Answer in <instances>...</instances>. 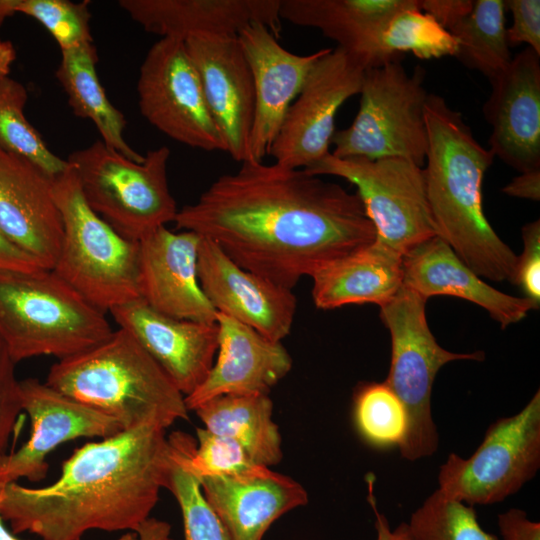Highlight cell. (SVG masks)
I'll use <instances>...</instances> for the list:
<instances>
[{
	"mask_svg": "<svg viewBox=\"0 0 540 540\" xmlns=\"http://www.w3.org/2000/svg\"><path fill=\"white\" fill-rule=\"evenodd\" d=\"M0 540H22L16 536L13 532H10L4 524V520L0 516ZM117 540H138L137 534L126 533Z\"/></svg>",
	"mask_w": 540,
	"mask_h": 540,
	"instance_id": "obj_48",
	"label": "cell"
},
{
	"mask_svg": "<svg viewBox=\"0 0 540 540\" xmlns=\"http://www.w3.org/2000/svg\"><path fill=\"white\" fill-rule=\"evenodd\" d=\"M0 231L51 270L63 235L52 179L24 157L0 148Z\"/></svg>",
	"mask_w": 540,
	"mask_h": 540,
	"instance_id": "obj_20",
	"label": "cell"
},
{
	"mask_svg": "<svg viewBox=\"0 0 540 540\" xmlns=\"http://www.w3.org/2000/svg\"><path fill=\"white\" fill-rule=\"evenodd\" d=\"M196 438L172 433L168 442L173 458L197 479L212 476L245 477L265 472L269 467L255 463L233 439L196 428Z\"/></svg>",
	"mask_w": 540,
	"mask_h": 540,
	"instance_id": "obj_32",
	"label": "cell"
},
{
	"mask_svg": "<svg viewBox=\"0 0 540 540\" xmlns=\"http://www.w3.org/2000/svg\"><path fill=\"white\" fill-rule=\"evenodd\" d=\"M47 385L113 418L122 431L144 426L166 430L188 419L184 395L126 330L59 360Z\"/></svg>",
	"mask_w": 540,
	"mask_h": 540,
	"instance_id": "obj_4",
	"label": "cell"
},
{
	"mask_svg": "<svg viewBox=\"0 0 540 540\" xmlns=\"http://www.w3.org/2000/svg\"><path fill=\"white\" fill-rule=\"evenodd\" d=\"M426 301L402 285L380 306L381 320L391 338V361L385 382L407 412L408 429L399 451L409 461L432 456L439 445L431 410L432 388L439 370L452 361H481L485 357L482 351L454 353L441 347L427 323Z\"/></svg>",
	"mask_w": 540,
	"mask_h": 540,
	"instance_id": "obj_8",
	"label": "cell"
},
{
	"mask_svg": "<svg viewBox=\"0 0 540 540\" xmlns=\"http://www.w3.org/2000/svg\"><path fill=\"white\" fill-rule=\"evenodd\" d=\"M113 332L105 313L53 270L0 272V338L15 363L81 353Z\"/></svg>",
	"mask_w": 540,
	"mask_h": 540,
	"instance_id": "obj_5",
	"label": "cell"
},
{
	"mask_svg": "<svg viewBox=\"0 0 540 540\" xmlns=\"http://www.w3.org/2000/svg\"><path fill=\"white\" fill-rule=\"evenodd\" d=\"M15 364L0 338V460L7 454L11 434L22 412Z\"/></svg>",
	"mask_w": 540,
	"mask_h": 540,
	"instance_id": "obj_38",
	"label": "cell"
},
{
	"mask_svg": "<svg viewBox=\"0 0 540 540\" xmlns=\"http://www.w3.org/2000/svg\"><path fill=\"white\" fill-rule=\"evenodd\" d=\"M366 69L340 47L314 64L269 150L275 163L306 169L330 153L337 112L359 94Z\"/></svg>",
	"mask_w": 540,
	"mask_h": 540,
	"instance_id": "obj_13",
	"label": "cell"
},
{
	"mask_svg": "<svg viewBox=\"0 0 540 540\" xmlns=\"http://www.w3.org/2000/svg\"><path fill=\"white\" fill-rule=\"evenodd\" d=\"M505 6L512 15V25L507 28L509 46L525 43L540 55V1L508 0Z\"/></svg>",
	"mask_w": 540,
	"mask_h": 540,
	"instance_id": "obj_40",
	"label": "cell"
},
{
	"mask_svg": "<svg viewBox=\"0 0 540 540\" xmlns=\"http://www.w3.org/2000/svg\"><path fill=\"white\" fill-rule=\"evenodd\" d=\"M505 12V1L475 0L472 11L449 30L458 46L454 57L467 68L481 72L490 82L512 60Z\"/></svg>",
	"mask_w": 540,
	"mask_h": 540,
	"instance_id": "obj_30",
	"label": "cell"
},
{
	"mask_svg": "<svg viewBox=\"0 0 540 540\" xmlns=\"http://www.w3.org/2000/svg\"><path fill=\"white\" fill-rule=\"evenodd\" d=\"M502 191L512 197L539 201L540 169L520 173Z\"/></svg>",
	"mask_w": 540,
	"mask_h": 540,
	"instance_id": "obj_45",
	"label": "cell"
},
{
	"mask_svg": "<svg viewBox=\"0 0 540 540\" xmlns=\"http://www.w3.org/2000/svg\"><path fill=\"white\" fill-rule=\"evenodd\" d=\"M52 192L63 235L51 270L104 313L139 299V241L119 234L89 207L69 162L52 179Z\"/></svg>",
	"mask_w": 540,
	"mask_h": 540,
	"instance_id": "obj_6",
	"label": "cell"
},
{
	"mask_svg": "<svg viewBox=\"0 0 540 540\" xmlns=\"http://www.w3.org/2000/svg\"><path fill=\"white\" fill-rule=\"evenodd\" d=\"M97 60L93 42L63 50L55 76L68 97L73 113L91 120L106 146L141 163L145 156L126 142L123 136L127 124L125 116L106 96L96 72Z\"/></svg>",
	"mask_w": 540,
	"mask_h": 540,
	"instance_id": "obj_29",
	"label": "cell"
},
{
	"mask_svg": "<svg viewBox=\"0 0 540 540\" xmlns=\"http://www.w3.org/2000/svg\"><path fill=\"white\" fill-rule=\"evenodd\" d=\"M502 540H540V523L528 518L527 513L511 508L498 515Z\"/></svg>",
	"mask_w": 540,
	"mask_h": 540,
	"instance_id": "obj_41",
	"label": "cell"
},
{
	"mask_svg": "<svg viewBox=\"0 0 540 540\" xmlns=\"http://www.w3.org/2000/svg\"><path fill=\"white\" fill-rule=\"evenodd\" d=\"M198 481L231 540H262L276 520L308 503V493L299 482L270 468L257 475Z\"/></svg>",
	"mask_w": 540,
	"mask_h": 540,
	"instance_id": "obj_25",
	"label": "cell"
},
{
	"mask_svg": "<svg viewBox=\"0 0 540 540\" xmlns=\"http://www.w3.org/2000/svg\"><path fill=\"white\" fill-rule=\"evenodd\" d=\"M413 540H500L478 522L473 506L444 494H430L407 523Z\"/></svg>",
	"mask_w": 540,
	"mask_h": 540,
	"instance_id": "obj_35",
	"label": "cell"
},
{
	"mask_svg": "<svg viewBox=\"0 0 540 540\" xmlns=\"http://www.w3.org/2000/svg\"><path fill=\"white\" fill-rule=\"evenodd\" d=\"M201 239L195 232L175 233L165 226L144 236L139 241V294L162 314L213 324L217 311L198 279Z\"/></svg>",
	"mask_w": 540,
	"mask_h": 540,
	"instance_id": "obj_19",
	"label": "cell"
},
{
	"mask_svg": "<svg viewBox=\"0 0 540 540\" xmlns=\"http://www.w3.org/2000/svg\"><path fill=\"white\" fill-rule=\"evenodd\" d=\"M27 100L22 83L9 75L0 78V148L26 158L53 179L66 170L68 162L48 148L25 117Z\"/></svg>",
	"mask_w": 540,
	"mask_h": 540,
	"instance_id": "obj_33",
	"label": "cell"
},
{
	"mask_svg": "<svg viewBox=\"0 0 540 540\" xmlns=\"http://www.w3.org/2000/svg\"><path fill=\"white\" fill-rule=\"evenodd\" d=\"M316 307L388 302L403 285L402 255L386 244H372L335 260L312 276Z\"/></svg>",
	"mask_w": 540,
	"mask_h": 540,
	"instance_id": "obj_27",
	"label": "cell"
},
{
	"mask_svg": "<svg viewBox=\"0 0 540 540\" xmlns=\"http://www.w3.org/2000/svg\"><path fill=\"white\" fill-rule=\"evenodd\" d=\"M353 417L359 435L374 448H399L407 433L406 409L385 381L357 387Z\"/></svg>",
	"mask_w": 540,
	"mask_h": 540,
	"instance_id": "obj_34",
	"label": "cell"
},
{
	"mask_svg": "<svg viewBox=\"0 0 540 540\" xmlns=\"http://www.w3.org/2000/svg\"><path fill=\"white\" fill-rule=\"evenodd\" d=\"M197 271L200 286L218 313L281 342L291 330L297 307L292 290L248 271L213 241L202 237Z\"/></svg>",
	"mask_w": 540,
	"mask_h": 540,
	"instance_id": "obj_17",
	"label": "cell"
},
{
	"mask_svg": "<svg viewBox=\"0 0 540 540\" xmlns=\"http://www.w3.org/2000/svg\"><path fill=\"white\" fill-rule=\"evenodd\" d=\"M135 533L138 540H172L170 525L155 518H148Z\"/></svg>",
	"mask_w": 540,
	"mask_h": 540,
	"instance_id": "obj_46",
	"label": "cell"
},
{
	"mask_svg": "<svg viewBox=\"0 0 540 540\" xmlns=\"http://www.w3.org/2000/svg\"><path fill=\"white\" fill-rule=\"evenodd\" d=\"M185 396L207 377L218 349V326L162 314L142 299L109 311Z\"/></svg>",
	"mask_w": 540,
	"mask_h": 540,
	"instance_id": "obj_21",
	"label": "cell"
},
{
	"mask_svg": "<svg viewBox=\"0 0 540 540\" xmlns=\"http://www.w3.org/2000/svg\"><path fill=\"white\" fill-rule=\"evenodd\" d=\"M172 461L165 430L144 426L90 442L52 484H0V516L14 534L81 540L91 530L131 531L150 518Z\"/></svg>",
	"mask_w": 540,
	"mask_h": 540,
	"instance_id": "obj_2",
	"label": "cell"
},
{
	"mask_svg": "<svg viewBox=\"0 0 540 540\" xmlns=\"http://www.w3.org/2000/svg\"><path fill=\"white\" fill-rule=\"evenodd\" d=\"M176 227L213 241L232 261L293 290L303 276L376 240L356 193L304 169L245 161L178 210Z\"/></svg>",
	"mask_w": 540,
	"mask_h": 540,
	"instance_id": "obj_1",
	"label": "cell"
},
{
	"mask_svg": "<svg viewBox=\"0 0 540 540\" xmlns=\"http://www.w3.org/2000/svg\"><path fill=\"white\" fill-rule=\"evenodd\" d=\"M410 0H281L280 17L320 30L361 60L380 66L378 38L385 22Z\"/></svg>",
	"mask_w": 540,
	"mask_h": 540,
	"instance_id": "obj_26",
	"label": "cell"
},
{
	"mask_svg": "<svg viewBox=\"0 0 540 540\" xmlns=\"http://www.w3.org/2000/svg\"><path fill=\"white\" fill-rule=\"evenodd\" d=\"M43 269L30 255L11 243L0 231V272H34Z\"/></svg>",
	"mask_w": 540,
	"mask_h": 540,
	"instance_id": "obj_43",
	"label": "cell"
},
{
	"mask_svg": "<svg viewBox=\"0 0 540 540\" xmlns=\"http://www.w3.org/2000/svg\"><path fill=\"white\" fill-rule=\"evenodd\" d=\"M403 285L426 300L447 295L485 309L502 328L521 321L536 306L525 297L503 293L488 285L435 235L402 256Z\"/></svg>",
	"mask_w": 540,
	"mask_h": 540,
	"instance_id": "obj_24",
	"label": "cell"
},
{
	"mask_svg": "<svg viewBox=\"0 0 540 540\" xmlns=\"http://www.w3.org/2000/svg\"><path fill=\"white\" fill-rule=\"evenodd\" d=\"M165 488L173 494L180 507L185 540H231L206 501L198 479L173 456Z\"/></svg>",
	"mask_w": 540,
	"mask_h": 540,
	"instance_id": "obj_37",
	"label": "cell"
},
{
	"mask_svg": "<svg viewBox=\"0 0 540 540\" xmlns=\"http://www.w3.org/2000/svg\"><path fill=\"white\" fill-rule=\"evenodd\" d=\"M457 48L454 36L420 9L419 0H410L391 15L378 38L381 65L401 60L406 52L423 60L455 56Z\"/></svg>",
	"mask_w": 540,
	"mask_h": 540,
	"instance_id": "obj_31",
	"label": "cell"
},
{
	"mask_svg": "<svg viewBox=\"0 0 540 540\" xmlns=\"http://www.w3.org/2000/svg\"><path fill=\"white\" fill-rule=\"evenodd\" d=\"M89 2L68 0H0V26L15 13L30 16L55 38L61 51L92 43Z\"/></svg>",
	"mask_w": 540,
	"mask_h": 540,
	"instance_id": "obj_36",
	"label": "cell"
},
{
	"mask_svg": "<svg viewBox=\"0 0 540 540\" xmlns=\"http://www.w3.org/2000/svg\"><path fill=\"white\" fill-rule=\"evenodd\" d=\"M420 9L448 31L473 9L474 0H421Z\"/></svg>",
	"mask_w": 540,
	"mask_h": 540,
	"instance_id": "obj_42",
	"label": "cell"
},
{
	"mask_svg": "<svg viewBox=\"0 0 540 540\" xmlns=\"http://www.w3.org/2000/svg\"><path fill=\"white\" fill-rule=\"evenodd\" d=\"M237 38L249 64L255 91L249 161H263L312 67L330 48L308 55L294 54L282 47L278 37L260 22L247 25Z\"/></svg>",
	"mask_w": 540,
	"mask_h": 540,
	"instance_id": "obj_16",
	"label": "cell"
},
{
	"mask_svg": "<svg viewBox=\"0 0 540 540\" xmlns=\"http://www.w3.org/2000/svg\"><path fill=\"white\" fill-rule=\"evenodd\" d=\"M16 59V49L9 40L0 37V78L8 76Z\"/></svg>",
	"mask_w": 540,
	"mask_h": 540,
	"instance_id": "obj_47",
	"label": "cell"
},
{
	"mask_svg": "<svg viewBox=\"0 0 540 540\" xmlns=\"http://www.w3.org/2000/svg\"><path fill=\"white\" fill-rule=\"evenodd\" d=\"M368 501L375 515L376 540H413L408 524L403 522L391 529L386 516L379 512L373 493V478L368 477Z\"/></svg>",
	"mask_w": 540,
	"mask_h": 540,
	"instance_id": "obj_44",
	"label": "cell"
},
{
	"mask_svg": "<svg viewBox=\"0 0 540 540\" xmlns=\"http://www.w3.org/2000/svg\"><path fill=\"white\" fill-rule=\"evenodd\" d=\"M281 0H120L119 6L147 32L185 41L194 35H238L260 22L277 37Z\"/></svg>",
	"mask_w": 540,
	"mask_h": 540,
	"instance_id": "obj_23",
	"label": "cell"
},
{
	"mask_svg": "<svg viewBox=\"0 0 540 540\" xmlns=\"http://www.w3.org/2000/svg\"><path fill=\"white\" fill-rule=\"evenodd\" d=\"M491 85L483 105L489 149L520 173L540 169V55L524 48Z\"/></svg>",
	"mask_w": 540,
	"mask_h": 540,
	"instance_id": "obj_18",
	"label": "cell"
},
{
	"mask_svg": "<svg viewBox=\"0 0 540 540\" xmlns=\"http://www.w3.org/2000/svg\"><path fill=\"white\" fill-rule=\"evenodd\" d=\"M425 120L428 150L423 172L437 235L481 278L514 284L518 256L483 211L482 183L493 153L442 96L429 93Z\"/></svg>",
	"mask_w": 540,
	"mask_h": 540,
	"instance_id": "obj_3",
	"label": "cell"
},
{
	"mask_svg": "<svg viewBox=\"0 0 540 540\" xmlns=\"http://www.w3.org/2000/svg\"><path fill=\"white\" fill-rule=\"evenodd\" d=\"M523 253L518 256L514 284L536 308L540 304V221L527 223L522 228Z\"/></svg>",
	"mask_w": 540,
	"mask_h": 540,
	"instance_id": "obj_39",
	"label": "cell"
},
{
	"mask_svg": "<svg viewBox=\"0 0 540 540\" xmlns=\"http://www.w3.org/2000/svg\"><path fill=\"white\" fill-rule=\"evenodd\" d=\"M135 162L101 140L71 153L89 207L122 236L140 241L175 220L178 209L169 190L170 150L161 146Z\"/></svg>",
	"mask_w": 540,
	"mask_h": 540,
	"instance_id": "obj_7",
	"label": "cell"
},
{
	"mask_svg": "<svg viewBox=\"0 0 540 540\" xmlns=\"http://www.w3.org/2000/svg\"><path fill=\"white\" fill-rule=\"evenodd\" d=\"M540 467V391L521 411L491 423L474 453H450L439 490L469 506L492 505L517 493Z\"/></svg>",
	"mask_w": 540,
	"mask_h": 540,
	"instance_id": "obj_10",
	"label": "cell"
},
{
	"mask_svg": "<svg viewBox=\"0 0 540 540\" xmlns=\"http://www.w3.org/2000/svg\"><path fill=\"white\" fill-rule=\"evenodd\" d=\"M207 430L236 441L257 464L271 467L282 457V438L268 394H227L194 410Z\"/></svg>",
	"mask_w": 540,
	"mask_h": 540,
	"instance_id": "obj_28",
	"label": "cell"
},
{
	"mask_svg": "<svg viewBox=\"0 0 540 540\" xmlns=\"http://www.w3.org/2000/svg\"><path fill=\"white\" fill-rule=\"evenodd\" d=\"M217 357L207 377L184 397L194 411L212 398L227 394H268L292 368V358L281 342L217 312Z\"/></svg>",
	"mask_w": 540,
	"mask_h": 540,
	"instance_id": "obj_22",
	"label": "cell"
},
{
	"mask_svg": "<svg viewBox=\"0 0 540 540\" xmlns=\"http://www.w3.org/2000/svg\"><path fill=\"white\" fill-rule=\"evenodd\" d=\"M424 71L409 74L401 60L364 71L358 112L345 129L335 131L332 155L339 158L400 157L425 164L428 133L425 106L429 93Z\"/></svg>",
	"mask_w": 540,
	"mask_h": 540,
	"instance_id": "obj_9",
	"label": "cell"
},
{
	"mask_svg": "<svg viewBox=\"0 0 540 540\" xmlns=\"http://www.w3.org/2000/svg\"><path fill=\"white\" fill-rule=\"evenodd\" d=\"M137 94L142 116L169 138L195 149L225 151L184 41L160 38L150 47Z\"/></svg>",
	"mask_w": 540,
	"mask_h": 540,
	"instance_id": "obj_12",
	"label": "cell"
},
{
	"mask_svg": "<svg viewBox=\"0 0 540 540\" xmlns=\"http://www.w3.org/2000/svg\"><path fill=\"white\" fill-rule=\"evenodd\" d=\"M342 178L357 188L376 239L402 256L437 235L431 216L423 167L400 157L339 158L327 154L304 169Z\"/></svg>",
	"mask_w": 540,
	"mask_h": 540,
	"instance_id": "obj_11",
	"label": "cell"
},
{
	"mask_svg": "<svg viewBox=\"0 0 540 540\" xmlns=\"http://www.w3.org/2000/svg\"><path fill=\"white\" fill-rule=\"evenodd\" d=\"M22 411L31 422L27 442L0 460V484L26 478L39 482L48 472L47 456L77 438H108L122 431L104 413L79 403L38 379L19 381Z\"/></svg>",
	"mask_w": 540,
	"mask_h": 540,
	"instance_id": "obj_14",
	"label": "cell"
},
{
	"mask_svg": "<svg viewBox=\"0 0 540 540\" xmlns=\"http://www.w3.org/2000/svg\"><path fill=\"white\" fill-rule=\"evenodd\" d=\"M227 152L249 161L255 111L252 73L236 35H194L185 41Z\"/></svg>",
	"mask_w": 540,
	"mask_h": 540,
	"instance_id": "obj_15",
	"label": "cell"
}]
</instances>
